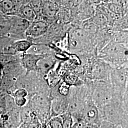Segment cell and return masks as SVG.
Returning a JSON list of instances; mask_svg holds the SVG:
<instances>
[{
  "instance_id": "1",
  "label": "cell",
  "mask_w": 128,
  "mask_h": 128,
  "mask_svg": "<svg viewBox=\"0 0 128 128\" xmlns=\"http://www.w3.org/2000/svg\"><path fill=\"white\" fill-rule=\"evenodd\" d=\"M101 120L128 128V102L118 97L99 109Z\"/></svg>"
},
{
  "instance_id": "2",
  "label": "cell",
  "mask_w": 128,
  "mask_h": 128,
  "mask_svg": "<svg viewBox=\"0 0 128 128\" xmlns=\"http://www.w3.org/2000/svg\"><path fill=\"white\" fill-rule=\"evenodd\" d=\"M115 96L114 90L103 82L96 84L90 94L92 101L98 109L110 102L114 98Z\"/></svg>"
},
{
  "instance_id": "3",
  "label": "cell",
  "mask_w": 128,
  "mask_h": 128,
  "mask_svg": "<svg viewBox=\"0 0 128 128\" xmlns=\"http://www.w3.org/2000/svg\"><path fill=\"white\" fill-rule=\"evenodd\" d=\"M81 120L87 125L99 126L101 121L98 108L92 102L91 98L86 101L81 115Z\"/></svg>"
},
{
  "instance_id": "4",
  "label": "cell",
  "mask_w": 128,
  "mask_h": 128,
  "mask_svg": "<svg viewBox=\"0 0 128 128\" xmlns=\"http://www.w3.org/2000/svg\"><path fill=\"white\" fill-rule=\"evenodd\" d=\"M10 16L12 18L9 21L10 29L9 36H12L17 38L22 36H25V32L30 22L17 16Z\"/></svg>"
},
{
  "instance_id": "5",
  "label": "cell",
  "mask_w": 128,
  "mask_h": 128,
  "mask_svg": "<svg viewBox=\"0 0 128 128\" xmlns=\"http://www.w3.org/2000/svg\"><path fill=\"white\" fill-rule=\"evenodd\" d=\"M49 28L48 22L43 20L36 19L31 22L25 32V37L38 38L44 35Z\"/></svg>"
},
{
  "instance_id": "6",
  "label": "cell",
  "mask_w": 128,
  "mask_h": 128,
  "mask_svg": "<svg viewBox=\"0 0 128 128\" xmlns=\"http://www.w3.org/2000/svg\"><path fill=\"white\" fill-rule=\"evenodd\" d=\"M68 96H58L51 98V117L60 116L68 112Z\"/></svg>"
},
{
  "instance_id": "7",
  "label": "cell",
  "mask_w": 128,
  "mask_h": 128,
  "mask_svg": "<svg viewBox=\"0 0 128 128\" xmlns=\"http://www.w3.org/2000/svg\"><path fill=\"white\" fill-rule=\"evenodd\" d=\"M127 50L122 44L116 43L114 42L109 43L106 46L102 51V54L110 60H118L124 58L126 55Z\"/></svg>"
},
{
  "instance_id": "8",
  "label": "cell",
  "mask_w": 128,
  "mask_h": 128,
  "mask_svg": "<svg viewBox=\"0 0 128 128\" xmlns=\"http://www.w3.org/2000/svg\"><path fill=\"white\" fill-rule=\"evenodd\" d=\"M44 55L33 53H24L22 58V63L26 70V75L33 71H37V64Z\"/></svg>"
},
{
  "instance_id": "9",
  "label": "cell",
  "mask_w": 128,
  "mask_h": 128,
  "mask_svg": "<svg viewBox=\"0 0 128 128\" xmlns=\"http://www.w3.org/2000/svg\"><path fill=\"white\" fill-rule=\"evenodd\" d=\"M59 11L58 3L52 0H42L41 16L48 19L55 18Z\"/></svg>"
},
{
  "instance_id": "10",
  "label": "cell",
  "mask_w": 128,
  "mask_h": 128,
  "mask_svg": "<svg viewBox=\"0 0 128 128\" xmlns=\"http://www.w3.org/2000/svg\"><path fill=\"white\" fill-rule=\"evenodd\" d=\"M55 60L50 55H44L37 64V71L46 76L53 68Z\"/></svg>"
},
{
  "instance_id": "11",
  "label": "cell",
  "mask_w": 128,
  "mask_h": 128,
  "mask_svg": "<svg viewBox=\"0 0 128 128\" xmlns=\"http://www.w3.org/2000/svg\"><path fill=\"white\" fill-rule=\"evenodd\" d=\"M14 16H17L25 18L30 22L36 20L37 18L36 14L28 2L22 5L18 9L16 14Z\"/></svg>"
},
{
  "instance_id": "12",
  "label": "cell",
  "mask_w": 128,
  "mask_h": 128,
  "mask_svg": "<svg viewBox=\"0 0 128 128\" xmlns=\"http://www.w3.org/2000/svg\"><path fill=\"white\" fill-rule=\"evenodd\" d=\"M20 7L15 4L12 0H0V14L14 16Z\"/></svg>"
},
{
  "instance_id": "13",
  "label": "cell",
  "mask_w": 128,
  "mask_h": 128,
  "mask_svg": "<svg viewBox=\"0 0 128 128\" xmlns=\"http://www.w3.org/2000/svg\"><path fill=\"white\" fill-rule=\"evenodd\" d=\"M6 37L0 39V55H14L16 51L14 48V41L5 38Z\"/></svg>"
},
{
  "instance_id": "14",
  "label": "cell",
  "mask_w": 128,
  "mask_h": 128,
  "mask_svg": "<svg viewBox=\"0 0 128 128\" xmlns=\"http://www.w3.org/2000/svg\"><path fill=\"white\" fill-rule=\"evenodd\" d=\"M93 76L96 79L105 81L110 78V73L105 66L100 63L96 64L92 70Z\"/></svg>"
},
{
  "instance_id": "15",
  "label": "cell",
  "mask_w": 128,
  "mask_h": 128,
  "mask_svg": "<svg viewBox=\"0 0 128 128\" xmlns=\"http://www.w3.org/2000/svg\"><path fill=\"white\" fill-rule=\"evenodd\" d=\"M33 44L27 40L20 39L14 41V48L16 52L25 53L28 50Z\"/></svg>"
},
{
  "instance_id": "16",
  "label": "cell",
  "mask_w": 128,
  "mask_h": 128,
  "mask_svg": "<svg viewBox=\"0 0 128 128\" xmlns=\"http://www.w3.org/2000/svg\"><path fill=\"white\" fill-rule=\"evenodd\" d=\"M60 116L62 119L63 128H72L74 123V120L72 114L68 112Z\"/></svg>"
},
{
  "instance_id": "17",
  "label": "cell",
  "mask_w": 128,
  "mask_h": 128,
  "mask_svg": "<svg viewBox=\"0 0 128 128\" xmlns=\"http://www.w3.org/2000/svg\"><path fill=\"white\" fill-rule=\"evenodd\" d=\"M46 125L50 128H63L61 116L51 117L48 120Z\"/></svg>"
},
{
  "instance_id": "18",
  "label": "cell",
  "mask_w": 128,
  "mask_h": 128,
  "mask_svg": "<svg viewBox=\"0 0 128 128\" xmlns=\"http://www.w3.org/2000/svg\"><path fill=\"white\" fill-rule=\"evenodd\" d=\"M10 23L9 21H0V39L9 37Z\"/></svg>"
},
{
  "instance_id": "19",
  "label": "cell",
  "mask_w": 128,
  "mask_h": 128,
  "mask_svg": "<svg viewBox=\"0 0 128 128\" xmlns=\"http://www.w3.org/2000/svg\"><path fill=\"white\" fill-rule=\"evenodd\" d=\"M28 3L36 15V19L41 16L42 0H30Z\"/></svg>"
},
{
  "instance_id": "20",
  "label": "cell",
  "mask_w": 128,
  "mask_h": 128,
  "mask_svg": "<svg viewBox=\"0 0 128 128\" xmlns=\"http://www.w3.org/2000/svg\"><path fill=\"white\" fill-rule=\"evenodd\" d=\"M128 39V33L126 32H122L117 34L114 38V42L116 43L123 44L124 42H126V40L127 41Z\"/></svg>"
},
{
  "instance_id": "21",
  "label": "cell",
  "mask_w": 128,
  "mask_h": 128,
  "mask_svg": "<svg viewBox=\"0 0 128 128\" xmlns=\"http://www.w3.org/2000/svg\"><path fill=\"white\" fill-rule=\"evenodd\" d=\"M28 92L27 90L23 88H18L14 93V98H26Z\"/></svg>"
},
{
  "instance_id": "22",
  "label": "cell",
  "mask_w": 128,
  "mask_h": 128,
  "mask_svg": "<svg viewBox=\"0 0 128 128\" xmlns=\"http://www.w3.org/2000/svg\"><path fill=\"white\" fill-rule=\"evenodd\" d=\"M12 55H0V65L5 66L12 62Z\"/></svg>"
},
{
  "instance_id": "23",
  "label": "cell",
  "mask_w": 128,
  "mask_h": 128,
  "mask_svg": "<svg viewBox=\"0 0 128 128\" xmlns=\"http://www.w3.org/2000/svg\"><path fill=\"white\" fill-rule=\"evenodd\" d=\"M14 100L15 105L19 107H23L27 104L26 98H14Z\"/></svg>"
},
{
  "instance_id": "24",
  "label": "cell",
  "mask_w": 128,
  "mask_h": 128,
  "mask_svg": "<svg viewBox=\"0 0 128 128\" xmlns=\"http://www.w3.org/2000/svg\"><path fill=\"white\" fill-rule=\"evenodd\" d=\"M99 128H116L117 126L105 120H102L98 126Z\"/></svg>"
},
{
  "instance_id": "25",
  "label": "cell",
  "mask_w": 128,
  "mask_h": 128,
  "mask_svg": "<svg viewBox=\"0 0 128 128\" xmlns=\"http://www.w3.org/2000/svg\"><path fill=\"white\" fill-rule=\"evenodd\" d=\"M71 128H87V125L82 120L76 122Z\"/></svg>"
},
{
  "instance_id": "26",
  "label": "cell",
  "mask_w": 128,
  "mask_h": 128,
  "mask_svg": "<svg viewBox=\"0 0 128 128\" xmlns=\"http://www.w3.org/2000/svg\"><path fill=\"white\" fill-rule=\"evenodd\" d=\"M87 2L93 5H99L102 2V0H85Z\"/></svg>"
},
{
  "instance_id": "27",
  "label": "cell",
  "mask_w": 128,
  "mask_h": 128,
  "mask_svg": "<svg viewBox=\"0 0 128 128\" xmlns=\"http://www.w3.org/2000/svg\"><path fill=\"white\" fill-rule=\"evenodd\" d=\"M87 128H99V127L96 125H87Z\"/></svg>"
},
{
  "instance_id": "28",
  "label": "cell",
  "mask_w": 128,
  "mask_h": 128,
  "mask_svg": "<svg viewBox=\"0 0 128 128\" xmlns=\"http://www.w3.org/2000/svg\"><path fill=\"white\" fill-rule=\"evenodd\" d=\"M53 0V1L55 2H56V3H58V2H61V1H62V0Z\"/></svg>"
},
{
  "instance_id": "29",
  "label": "cell",
  "mask_w": 128,
  "mask_h": 128,
  "mask_svg": "<svg viewBox=\"0 0 128 128\" xmlns=\"http://www.w3.org/2000/svg\"><path fill=\"white\" fill-rule=\"evenodd\" d=\"M116 128H123L120 125H118V126H117V127H116Z\"/></svg>"
},
{
  "instance_id": "30",
  "label": "cell",
  "mask_w": 128,
  "mask_h": 128,
  "mask_svg": "<svg viewBox=\"0 0 128 128\" xmlns=\"http://www.w3.org/2000/svg\"><path fill=\"white\" fill-rule=\"evenodd\" d=\"M64 0L66 2H71L73 0Z\"/></svg>"
},
{
  "instance_id": "31",
  "label": "cell",
  "mask_w": 128,
  "mask_h": 128,
  "mask_svg": "<svg viewBox=\"0 0 128 128\" xmlns=\"http://www.w3.org/2000/svg\"><path fill=\"white\" fill-rule=\"evenodd\" d=\"M50 128V127H48V125H46V126H45V127H44V128Z\"/></svg>"
}]
</instances>
